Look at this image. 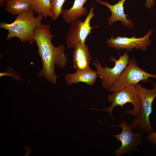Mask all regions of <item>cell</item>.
<instances>
[{
  "instance_id": "obj_1",
  "label": "cell",
  "mask_w": 156,
  "mask_h": 156,
  "mask_svg": "<svg viewBox=\"0 0 156 156\" xmlns=\"http://www.w3.org/2000/svg\"><path fill=\"white\" fill-rule=\"evenodd\" d=\"M55 35L50 31V26L41 24L34 30V37L38 48V53L42 58L43 67L38 77H44L49 82L55 84L58 76L55 72V65L64 68L66 66L67 58L65 53V46L60 44L54 46L51 42Z\"/></svg>"
},
{
  "instance_id": "obj_2",
  "label": "cell",
  "mask_w": 156,
  "mask_h": 156,
  "mask_svg": "<svg viewBox=\"0 0 156 156\" xmlns=\"http://www.w3.org/2000/svg\"><path fill=\"white\" fill-rule=\"evenodd\" d=\"M34 12L31 9L18 15L14 21L11 23H0V28L8 31L6 40L15 37L20 40L22 43L28 42L32 44L35 41L34 29L42 24L43 18L42 14L35 17Z\"/></svg>"
},
{
  "instance_id": "obj_3",
  "label": "cell",
  "mask_w": 156,
  "mask_h": 156,
  "mask_svg": "<svg viewBox=\"0 0 156 156\" xmlns=\"http://www.w3.org/2000/svg\"><path fill=\"white\" fill-rule=\"evenodd\" d=\"M139 93L141 103L140 116L134 118L129 124L133 130H140L148 133L153 131L149 121V116L152 111V103L156 97V81L153 83V88L148 89L140 84L135 86Z\"/></svg>"
},
{
  "instance_id": "obj_4",
  "label": "cell",
  "mask_w": 156,
  "mask_h": 156,
  "mask_svg": "<svg viewBox=\"0 0 156 156\" xmlns=\"http://www.w3.org/2000/svg\"><path fill=\"white\" fill-rule=\"evenodd\" d=\"M108 99L112 103L111 105L106 108L101 109L103 111L109 112L113 120L114 118L113 111L116 106H120L123 108V105L127 103H132L133 109L126 111L124 113L137 117L141 112V103L140 96L135 86L130 85L120 90L112 93L109 95Z\"/></svg>"
},
{
  "instance_id": "obj_5",
  "label": "cell",
  "mask_w": 156,
  "mask_h": 156,
  "mask_svg": "<svg viewBox=\"0 0 156 156\" xmlns=\"http://www.w3.org/2000/svg\"><path fill=\"white\" fill-rule=\"evenodd\" d=\"M156 79V74L148 73L140 68L134 58L129 60V63L118 79L108 91L114 92L130 85L138 84L141 81H151L150 77Z\"/></svg>"
},
{
  "instance_id": "obj_6",
  "label": "cell",
  "mask_w": 156,
  "mask_h": 156,
  "mask_svg": "<svg viewBox=\"0 0 156 156\" xmlns=\"http://www.w3.org/2000/svg\"><path fill=\"white\" fill-rule=\"evenodd\" d=\"M128 52L127 51L123 55L120 56L118 60L113 56L110 57V60L115 63L114 66L112 68L105 65L103 67L97 59L93 61V65L97 69V73L101 79L103 87L105 90H109L118 79L127 66L129 61Z\"/></svg>"
},
{
  "instance_id": "obj_7",
  "label": "cell",
  "mask_w": 156,
  "mask_h": 156,
  "mask_svg": "<svg viewBox=\"0 0 156 156\" xmlns=\"http://www.w3.org/2000/svg\"><path fill=\"white\" fill-rule=\"evenodd\" d=\"M94 8L91 6L90 11L85 20L82 22L80 18L77 19L70 23L68 32L66 36V44L68 48H74L79 43H85L86 39L92 32L91 20L94 16Z\"/></svg>"
},
{
  "instance_id": "obj_8",
  "label": "cell",
  "mask_w": 156,
  "mask_h": 156,
  "mask_svg": "<svg viewBox=\"0 0 156 156\" xmlns=\"http://www.w3.org/2000/svg\"><path fill=\"white\" fill-rule=\"evenodd\" d=\"M120 125H116L122 129L121 132L117 135H113L117 140L121 143V146L115 150L116 156H120L126 153H130L136 150L138 146L143 142L142 131H139L135 133L133 132V129L126 120L119 122Z\"/></svg>"
},
{
  "instance_id": "obj_9",
  "label": "cell",
  "mask_w": 156,
  "mask_h": 156,
  "mask_svg": "<svg viewBox=\"0 0 156 156\" xmlns=\"http://www.w3.org/2000/svg\"><path fill=\"white\" fill-rule=\"evenodd\" d=\"M152 33L153 30L150 29L145 36L140 38H136L135 36L131 38L117 36L114 38L112 34L110 38L107 39L106 42L108 47L115 49H125L131 51L135 48L146 51L147 47L152 43L149 38Z\"/></svg>"
},
{
  "instance_id": "obj_10",
  "label": "cell",
  "mask_w": 156,
  "mask_h": 156,
  "mask_svg": "<svg viewBox=\"0 0 156 156\" xmlns=\"http://www.w3.org/2000/svg\"><path fill=\"white\" fill-rule=\"evenodd\" d=\"M127 0H119L114 5L110 4L106 1L95 0L97 3L104 5L110 10L112 15L107 19V22L110 25H112L117 21H120L125 27L132 29L133 27V23L131 20L128 19V15L124 12V3Z\"/></svg>"
},
{
  "instance_id": "obj_11",
  "label": "cell",
  "mask_w": 156,
  "mask_h": 156,
  "mask_svg": "<svg viewBox=\"0 0 156 156\" xmlns=\"http://www.w3.org/2000/svg\"><path fill=\"white\" fill-rule=\"evenodd\" d=\"M74 49L73 54L74 67L79 70L90 68L89 64L91 57L88 47L85 43H79Z\"/></svg>"
},
{
  "instance_id": "obj_12",
  "label": "cell",
  "mask_w": 156,
  "mask_h": 156,
  "mask_svg": "<svg viewBox=\"0 0 156 156\" xmlns=\"http://www.w3.org/2000/svg\"><path fill=\"white\" fill-rule=\"evenodd\" d=\"M98 75L96 71L90 68L83 70H77L74 73L66 74L65 79L68 85L82 82L89 85L93 86Z\"/></svg>"
},
{
  "instance_id": "obj_13",
  "label": "cell",
  "mask_w": 156,
  "mask_h": 156,
  "mask_svg": "<svg viewBox=\"0 0 156 156\" xmlns=\"http://www.w3.org/2000/svg\"><path fill=\"white\" fill-rule=\"evenodd\" d=\"M88 0H75L71 8L69 9H62V18L68 23L88 15V10L83 7Z\"/></svg>"
},
{
  "instance_id": "obj_14",
  "label": "cell",
  "mask_w": 156,
  "mask_h": 156,
  "mask_svg": "<svg viewBox=\"0 0 156 156\" xmlns=\"http://www.w3.org/2000/svg\"><path fill=\"white\" fill-rule=\"evenodd\" d=\"M5 4L6 10L13 15H18L31 9V1L25 2L16 0H8Z\"/></svg>"
},
{
  "instance_id": "obj_15",
  "label": "cell",
  "mask_w": 156,
  "mask_h": 156,
  "mask_svg": "<svg viewBox=\"0 0 156 156\" xmlns=\"http://www.w3.org/2000/svg\"><path fill=\"white\" fill-rule=\"evenodd\" d=\"M31 9L38 14H42L43 17H51V5L50 0H31Z\"/></svg>"
},
{
  "instance_id": "obj_16",
  "label": "cell",
  "mask_w": 156,
  "mask_h": 156,
  "mask_svg": "<svg viewBox=\"0 0 156 156\" xmlns=\"http://www.w3.org/2000/svg\"><path fill=\"white\" fill-rule=\"evenodd\" d=\"M51 5V17L53 20H55L62 14V6L65 0H50Z\"/></svg>"
},
{
  "instance_id": "obj_17",
  "label": "cell",
  "mask_w": 156,
  "mask_h": 156,
  "mask_svg": "<svg viewBox=\"0 0 156 156\" xmlns=\"http://www.w3.org/2000/svg\"><path fill=\"white\" fill-rule=\"evenodd\" d=\"M5 75L11 76L17 80L21 79L19 76L17 75L14 70L10 67H8L6 71L0 73V77Z\"/></svg>"
},
{
  "instance_id": "obj_18",
  "label": "cell",
  "mask_w": 156,
  "mask_h": 156,
  "mask_svg": "<svg viewBox=\"0 0 156 156\" xmlns=\"http://www.w3.org/2000/svg\"><path fill=\"white\" fill-rule=\"evenodd\" d=\"M146 140L150 143L156 144V132L152 131L148 133Z\"/></svg>"
},
{
  "instance_id": "obj_19",
  "label": "cell",
  "mask_w": 156,
  "mask_h": 156,
  "mask_svg": "<svg viewBox=\"0 0 156 156\" xmlns=\"http://www.w3.org/2000/svg\"><path fill=\"white\" fill-rule=\"evenodd\" d=\"M155 3L154 0H146L145 6L147 8H151Z\"/></svg>"
},
{
  "instance_id": "obj_20",
  "label": "cell",
  "mask_w": 156,
  "mask_h": 156,
  "mask_svg": "<svg viewBox=\"0 0 156 156\" xmlns=\"http://www.w3.org/2000/svg\"><path fill=\"white\" fill-rule=\"evenodd\" d=\"M24 147L26 153V154L24 155L25 156H28L29 153H33L32 149L30 147L25 146Z\"/></svg>"
},
{
  "instance_id": "obj_21",
  "label": "cell",
  "mask_w": 156,
  "mask_h": 156,
  "mask_svg": "<svg viewBox=\"0 0 156 156\" xmlns=\"http://www.w3.org/2000/svg\"><path fill=\"white\" fill-rule=\"evenodd\" d=\"M8 0H0V6H2L3 5L4 3Z\"/></svg>"
},
{
  "instance_id": "obj_22",
  "label": "cell",
  "mask_w": 156,
  "mask_h": 156,
  "mask_svg": "<svg viewBox=\"0 0 156 156\" xmlns=\"http://www.w3.org/2000/svg\"><path fill=\"white\" fill-rule=\"evenodd\" d=\"M23 1H25V2H29L31 1V0H16Z\"/></svg>"
}]
</instances>
